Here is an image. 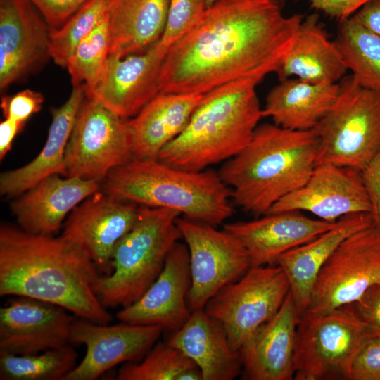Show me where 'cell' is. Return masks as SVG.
Instances as JSON below:
<instances>
[{
  "mask_svg": "<svg viewBox=\"0 0 380 380\" xmlns=\"http://www.w3.org/2000/svg\"><path fill=\"white\" fill-rule=\"evenodd\" d=\"M114 0H87L58 30L52 32L50 57L66 68L77 45L108 15Z\"/></svg>",
  "mask_w": 380,
  "mask_h": 380,
  "instance_id": "33",
  "label": "cell"
},
{
  "mask_svg": "<svg viewBox=\"0 0 380 380\" xmlns=\"http://www.w3.org/2000/svg\"><path fill=\"white\" fill-rule=\"evenodd\" d=\"M167 341L196 363L203 380H233L241 374L239 351L232 348L221 323L203 308L192 311Z\"/></svg>",
  "mask_w": 380,
  "mask_h": 380,
  "instance_id": "25",
  "label": "cell"
},
{
  "mask_svg": "<svg viewBox=\"0 0 380 380\" xmlns=\"http://www.w3.org/2000/svg\"><path fill=\"white\" fill-rule=\"evenodd\" d=\"M72 344L37 353H0L1 380H63L77 365Z\"/></svg>",
  "mask_w": 380,
  "mask_h": 380,
  "instance_id": "31",
  "label": "cell"
},
{
  "mask_svg": "<svg viewBox=\"0 0 380 380\" xmlns=\"http://www.w3.org/2000/svg\"><path fill=\"white\" fill-rule=\"evenodd\" d=\"M319 139L298 131L258 125L247 146L224 162L219 174L243 211L259 216L300 188L316 166Z\"/></svg>",
  "mask_w": 380,
  "mask_h": 380,
  "instance_id": "3",
  "label": "cell"
},
{
  "mask_svg": "<svg viewBox=\"0 0 380 380\" xmlns=\"http://www.w3.org/2000/svg\"><path fill=\"white\" fill-rule=\"evenodd\" d=\"M179 216L174 210L140 205L134 224L114 247L111 272L99 280L97 294L103 306L127 307L150 287L182 239Z\"/></svg>",
  "mask_w": 380,
  "mask_h": 380,
  "instance_id": "6",
  "label": "cell"
},
{
  "mask_svg": "<svg viewBox=\"0 0 380 380\" xmlns=\"http://www.w3.org/2000/svg\"><path fill=\"white\" fill-rule=\"evenodd\" d=\"M379 282L380 229L373 225L346 238L325 262L305 312H322L350 304Z\"/></svg>",
  "mask_w": 380,
  "mask_h": 380,
  "instance_id": "11",
  "label": "cell"
},
{
  "mask_svg": "<svg viewBox=\"0 0 380 380\" xmlns=\"http://www.w3.org/2000/svg\"><path fill=\"white\" fill-rule=\"evenodd\" d=\"M353 17L380 37V0H370Z\"/></svg>",
  "mask_w": 380,
  "mask_h": 380,
  "instance_id": "42",
  "label": "cell"
},
{
  "mask_svg": "<svg viewBox=\"0 0 380 380\" xmlns=\"http://www.w3.org/2000/svg\"><path fill=\"white\" fill-rule=\"evenodd\" d=\"M46 21L51 33L58 30L87 0H30Z\"/></svg>",
  "mask_w": 380,
  "mask_h": 380,
  "instance_id": "39",
  "label": "cell"
},
{
  "mask_svg": "<svg viewBox=\"0 0 380 380\" xmlns=\"http://www.w3.org/2000/svg\"><path fill=\"white\" fill-rule=\"evenodd\" d=\"M117 380H203L196 363L167 341L156 343L139 362L125 363Z\"/></svg>",
  "mask_w": 380,
  "mask_h": 380,
  "instance_id": "32",
  "label": "cell"
},
{
  "mask_svg": "<svg viewBox=\"0 0 380 380\" xmlns=\"http://www.w3.org/2000/svg\"><path fill=\"white\" fill-rule=\"evenodd\" d=\"M335 222L287 210L267 213L251 221L228 223L223 229L246 248L251 267H258L277 265L284 253L315 239Z\"/></svg>",
  "mask_w": 380,
  "mask_h": 380,
  "instance_id": "20",
  "label": "cell"
},
{
  "mask_svg": "<svg viewBox=\"0 0 380 380\" xmlns=\"http://www.w3.org/2000/svg\"><path fill=\"white\" fill-rule=\"evenodd\" d=\"M139 208L101 189L71 211L61 235L79 246L107 275L112 271L114 247L134 224Z\"/></svg>",
  "mask_w": 380,
  "mask_h": 380,
  "instance_id": "14",
  "label": "cell"
},
{
  "mask_svg": "<svg viewBox=\"0 0 380 380\" xmlns=\"http://www.w3.org/2000/svg\"><path fill=\"white\" fill-rule=\"evenodd\" d=\"M101 190L139 205L174 210L214 227L233 213L232 190L219 172L186 170L158 159L132 158L115 167L102 180Z\"/></svg>",
  "mask_w": 380,
  "mask_h": 380,
  "instance_id": "5",
  "label": "cell"
},
{
  "mask_svg": "<svg viewBox=\"0 0 380 380\" xmlns=\"http://www.w3.org/2000/svg\"><path fill=\"white\" fill-rule=\"evenodd\" d=\"M108 15L75 47L66 68L72 84L87 88L102 72L110 53Z\"/></svg>",
  "mask_w": 380,
  "mask_h": 380,
  "instance_id": "34",
  "label": "cell"
},
{
  "mask_svg": "<svg viewBox=\"0 0 380 380\" xmlns=\"http://www.w3.org/2000/svg\"><path fill=\"white\" fill-rule=\"evenodd\" d=\"M343 306L380 337V282L370 286L356 301Z\"/></svg>",
  "mask_w": 380,
  "mask_h": 380,
  "instance_id": "38",
  "label": "cell"
},
{
  "mask_svg": "<svg viewBox=\"0 0 380 380\" xmlns=\"http://www.w3.org/2000/svg\"><path fill=\"white\" fill-rule=\"evenodd\" d=\"M163 331L156 325L101 324L75 316L70 343L84 346L86 353L63 380H95L120 364L139 362Z\"/></svg>",
  "mask_w": 380,
  "mask_h": 380,
  "instance_id": "13",
  "label": "cell"
},
{
  "mask_svg": "<svg viewBox=\"0 0 380 380\" xmlns=\"http://www.w3.org/2000/svg\"><path fill=\"white\" fill-rule=\"evenodd\" d=\"M284 0H219L167 51L160 92L205 94L234 80L276 72L304 16Z\"/></svg>",
  "mask_w": 380,
  "mask_h": 380,
  "instance_id": "1",
  "label": "cell"
},
{
  "mask_svg": "<svg viewBox=\"0 0 380 380\" xmlns=\"http://www.w3.org/2000/svg\"><path fill=\"white\" fill-rule=\"evenodd\" d=\"M51 30L30 0H0V89L50 57Z\"/></svg>",
  "mask_w": 380,
  "mask_h": 380,
  "instance_id": "17",
  "label": "cell"
},
{
  "mask_svg": "<svg viewBox=\"0 0 380 380\" xmlns=\"http://www.w3.org/2000/svg\"><path fill=\"white\" fill-rule=\"evenodd\" d=\"M373 225L371 212L346 215L329 229L279 258L277 265L282 268L289 280L299 316L308 307L313 285L325 262L346 238Z\"/></svg>",
  "mask_w": 380,
  "mask_h": 380,
  "instance_id": "23",
  "label": "cell"
},
{
  "mask_svg": "<svg viewBox=\"0 0 380 380\" xmlns=\"http://www.w3.org/2000/svg\"><path fill=\"white\" fill-rule=\"evenodd\" d=\"M25 124L10 118H5L0 123V159L5 157L11 150L12 143L17 134Z\"/></svg>",
  "mask_w": 380,
  "mask_h": 380,
  "instance_id": "43",
  "label": "cell"
},
{
  "mask_svg": "<svg viewBox=\"0 0 380 380\" xmlns=\"http://www.w3.org/2000/svg\"><path fill=\"white\" fill-rule=\"evenodd\" d=\"M169 4L170 0H114L108 13L109 55L124 58L158 42Z\"/></svg>",
  "mask_w": 380,
  "mask_h": 380,
  "instance_id": "29",
  "label": "cell"
},
{
  "mask_svg": "<svg viewBox=\"0 0 380 380\" xmlns=\"http://www.w3.org/2000/svg\"><path fill=\"white\" fill-rule=\"evenodd\" d=\"M338 85L336 102L313 129L319 139L316 165L362 171L380 151V89L362 87L352 75Z\"/></svg>",
  "mask_w": 380,
  "mask_h": 380,
  "instance_id": "7",
  "label": "cell"
},
{
  "mask_svg": "<svg viewBox=\"0 0 380 380\" xmlns=\"http://www.w3.org/2000/svg\"><path fill=\"white\" fill-rule=\"evenodd\" d=\"M371 337L376 336L344 306L303 312L296 327L293 379L350 380L354 357Z\"/></svg>",
  "mask_w": 380,
  "mask_h": 380,
  "instance_id": "8",
  "label": "cell"
},
{
  "mask_svg": "<svg viewBox=\"0 0 380 380\" xmlns=\"http://www.w3.org/2000/svg\"><path fill=\"white\" fill-rule=\"evenodd\" d=\"M361 174L372 205L374 226L380 229V151Z\"/></svg>",
  "mask_w": 380,
  "mask_h": 380,
  "instance_id": "40",
  "label": "cell"
},
{
  "mask_svg": "<svg viewBox=\"0 0 380 380\" xmlns=\"http://www.w3.org/2000/svg\"><path fill=\"white\" fill-rule=\"evenodd\" d=\"M219 0H206L207 1V4H208V7L211 6L212 4H213L214 3H215L216 1H217Z\"/></svg>",
  "mask_w": 380,
  "mask_h": 380,
  "instance_id": "44",
  "label": "cell"
},
{
  "mask_svg": "<svg viewBox=\"0 0 380 380\" xmlns=\"http://www.w3.org/2000/svg\"><path fill=\"white\" fill-rule=\"evenodd\" d=\"M262 80L245 77L205 94L185 129L160 151L158 160L201 171L238 154L262 118L255 91Z\"/></svg>",
  "mask_w": 380,
  "mask_h": 380,
  "instance_id": "4",
  "label": "cell"
},
{
  "mask_svg": "<svg viewBox=\"0 0 380 380\" xmlns=\"http://www.w3.org/2000/svg\"><path fill=\"white\" fill-rule=\"evenodd\" d=\"M65 309L27 297L0 308V353H37L70 343L75 317Z\"/></svg>",
  "mask_w": 380,
  "mask_h": 380,
  "instance_id": "18",
  "label": "cell"
},
{
  "mask_svg": "<svg viewBox=\"0 0 380 380\" xmlns=\"http://www.w3.org/2000/svg\"><path fill=\"white\" fill-rule=\"evenodd\" d=\"M308 211L335 222L348 214L372 212L361 171L333 164L317 165L307 182L272 206L267 213Z\"/></svg>",
  "mask_w": 380,
  "mask_h": 380,
  "instance_id": "16",
  "label": "cell"
},
{
  "mask_svg": "<svg viewBox=\"0 0 380 380\" xmlns=\"http://www.w3.org/2000/svg\"><path fill=\"white\" fill-rule=\"evenodd\" d=\"M101 189L99 180L52 175L21 194L11 210L22 229L53 235L77 205Z\"/></svg>",
  "mask_w": 380,
  "mask_h": 380,
  "instance_id": "22",
  "label": "cell"
},
{
  "mask_svg": "<svg viewBox=\"0 0 380 380\" xmlns=\"http://www.w3.org/2000/svg\"><path fill=\"white\" fill-rule=\"evenodd\" d=\"M101 276L85 252L61 234H33L11 224H1V297L34 298L107 324L113 317L97 294Z\"/></svg>",
  "mask_w": 380,
  "mask_h": 380,
  "instance_id": "2",
  "label": "cell"
},
{
  "mask_svg": "<svg viewBox=\"0 0 380 380\" xmlns=\"http://www.w3.org/2000/svg\"><path fill=\"white\" fill-rule=\"evenodd\" d=\"M207 8L206 0H170L165 28L159 42L168 49L194 28Z\"/></svg>",
  "mask_w": 380,
  "mask_h": 380,
  "instance_id": "35",
  "label": "cell"
},
{
  "mask_svg": "<svg viewBox=\"0 0 380 380\" xmlns=\"http://www.w3.org/2000/svg\"><path fill=\"white\" fill-rule=\"evenodd\" d=\"M350 380H380V337L366 339L357 350Z\"/></svg>",
  "mask_w": 380,
  "mask_h": 380,
  "instance_id": "36",
  "label": "cell"
},
{
  "mask_svg": "<svg viewBox=\"0 0 380 380\" xmlns=\"http://www.w3.org/2000/svg\"><path fill=\"white\" fill-rule=\"evenodd\" d=\"M204 94L160 92L129 120L134 158L158 159L188 125Z\"/></svg>",
  "mask_w": 380,
  "mask_h": 380,
  "instance_id": "27",
  "label": "cell"
},
{
  "mask_svg": "<svg viewBox=\"0 0 380 380\" xmlns=\"http://www.w3.org/2000/svg\"><path fill=\"white\" fill-rule=\"evenodd\" d=\"M43 102L42 94L26 89L13 96L2 97L1 108L4 118L25 124L32 115L41 110Z\"/></svg>",
  "mask_w": 380,
  "mask_h": 380,
  "instance_id": "37",
  "label": "cell"
},
{
  "mask_svg": "<svg viewBox=\"0 0 380 380\" xmlns=\"http://www.w3.org/2000/svg\"><path fill=\"white\" fill-rule=\"evenodd\" d=\"M85 96L84 86H75L66 101L52 110V122L44 147L27 165L1 174V195L20 196L50 175L65 176L66 146Z\"/></svg>",
  "mask_w": 380,
  "mask_h": 380,
  "instance_id": "26",
  "label": "cell"
},
{
  "mask_svg": "<svg viewBox=\"0 0 380 380\" xmlns=\"http://www.w3.org/2000/svg\"><path fill=\"white\" fill-rule=\"evenodd\" d=\"M298 318L289 291L277 313L260 325L241 347L242 379H293Z\"/></svg>",
  "mask_w": 380,
  "mask_h": 380,
  "instance_id": "21",
  "label": "cell"
},
{
  "mask_svg": "<svg viewBox=\"0 0 380 380\" xmlns=\"http://www.w3.org/2000/svg\"><path fill=\"white\" fill-rule=\"evenodd\" d=\"M348 68L335 42L312 13L303 18L276 74L279 81L291 77L316 84L338 83Z\"/></svg>",
  "mask_w": 380,
  "mask_h": 380,
  "instance_id": "24",
  "label": "cell"
},
{
  "mask_svg": "<svg viewBox=\"0 0 380 380\" xmlns=\"http://www.w3.org/2000/svg\"><path fill=\"white\" fill-rule=\"evenodd\" d=\"M338 93V83L316 84L288 78L268 92L262 118L270 117L285 129L311 130L329 112Z\"/></svg>",
  "mask_w": 380,
  "mask_h": 380,
  "instance_id": "28",
  "label": "cell"
},
{
  "mask_svg": "<svg viewBox=\"0 0 380 380\" xmlns=\"http://www.w3.org/2000/svg\"><path fill=\"white\" fill-rule=\"evenodd\" d=\"M289 291V280L279 265L251 267L215 294L203 309L221 323L232 348L239 351L249 336L277 313Z\"/></svg>",
  "mask_w": 380,
  "mask_h": 380,
  "instance_id": "10",
  "label": "cell"
},
{
  "mask_svg": "<svg viewBox=\"0 0 380 380\" xmlns=\"http://www.w3.org/2000/svg\"><path fill=\"white\" fill-rule=\"evenodd\" d=\"M191 282L189 250L178 241L153 283L137 300L121 308L116 317L122 322L156 325L175 332L192 312L188 304Z\"/></svg>",
  "mask_w": 380,
  "mask_h": 380,
  "instance_id": "19",
  "label": "cell"
},
{
  "mask_svg": "<svg viewBox=\"0 0 380 380\" xmlns=\"http://www.w3.org/2000/svg\"><path fill=\"white\" fill-rule=\"evenodd\" d=\"M129 120L98 100L84 97L65 151V176L102 182L134 158Z\"/></svg>",
  "mask_w": 380,
  "mask_h": 380,
  "instance_id": "9",
  "label": "cell"
},
{
  "mask_svg": "<svg viewBox=\"0 0 380 380\" xmlns=\"http://www.w3.org/2000/svg\"><path fill=\"white\" fill-rule=\"evenodd\" d=\"M311 8L325 15L343 20L353 16L370 0H307Z\"/></svg>",
  "mask_w": 380,
  "mask_h": 380,
  "instance_id": "41",
  "label": "cell"
},
{
  "mask_svg": "<svg viewBox=\"0 0 380 380\" xmlns=\"http://www.w3.org/2000/svg\"><path fill=\"white\" fill-rule=\"evenodd\" d=\"M334 41L357 82L380 89V37L351 16L338 21Z\"/></svg>",
  "mask_w": 380,
  "mask_h": 380,
  "instance_id": "30",
  "label": "cell"
},
{
  "mask_svg": "<svg viewBox=\"0 0 380 380\" xmlns=\"http://www.w3.org/2000/svg\"><path fill=\"white\" fill-rule=\"evenodd\" d=\"M176 224L189 253L188 304L191 311L202 309L221 289L247 272L251 260L241 243L224 229L184 217H177Z\"/></svg>",
  "mask_w": 380,
  "mask_h": 380,
  "instance_id": "12",
  "label": "cell"
},
{
  "mask_svg": "<svg viewBox=\"0 0 380 380\" xmlns=\"http://www.w3.org/2000/svg\"><path fill=\"white\" fill-rule=\"evenodd\" d=\"M167 51L158 40L139 53L109 55L96 80L84 87L85 95L125 118L134 117L160 93L159 77Z\"/></svg>",
  "mask_w": 380,
  "mask_h": 380,
  "instance_id": "15",
  "label": "cell"
}]
</instances>
